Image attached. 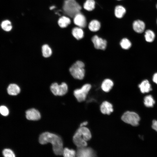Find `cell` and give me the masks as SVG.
Listing matches in <instances>:
<instances>
[{"mask_svg":"<svg viewBox=\"0 0 157 157\" xmlns=\"http://www.w3.org/2000/svg\"><path fill=\"white\" fill-rule=\"evenodd\" d=\"M144 37L146 41L151 42L154 40L155 34L154 32L152 30H147L145 32Z\"/></svg>","mask_w":157,"mask_h":157,"instance_id":"obj_22","label":"cell"},{"mask_svg":"<svg viewBox=\"0 0 157 157\" xmlns=\"http://www.w3.org/2000/svg\"><path fill=\"white\" fill-rule=\"evenodd\" d=\"M84 63L80 60H77L70 67L69 71L72 76L75 79L80 80L84 78L85 74Z\"/></svg>","mask_w":157,"mask_h":157,"instance_id":"obj_4","label":"cell"},{"mask_svg":"<svg viewBox=\"0 0 157 157\" xmlns=\"http://www.w3.org/2000/svg\"><path fill=\"white\" fill-rule=\"evenodd\" d=\"M7 91L8 93L11 95H16L20 92L19 87L15 84H11L8 86Z\"/></svg>","mask_w":157,"mask_h":157,"instance_id":"obj_16","label":"cell"},{"mask_svg":"<svg viewBox=\"0 0 157 157\" xmlns=\"http://www.w3.org/2000/svg\"><path fill=\"white\" fill-rule=\"evenodd\" d=\"M145 27L144 23L142 21L137 20L134 21L133 24V30L138 33H141L144 31Z\"/></svg>","mask_w":157,"mask_h":157,"instance_id":"obj_13","label":"cell"},{"mask_svg":"<svg viewBox=\"0 0 157 157\" xmlns=\"http://www.w3.org/2000/svg\"><path fill=\"white\" fill-rule=\"evenodd\" d=\"M3 155L6 157H14L15 154L13 151L10 149H6L3 151Z\"/></svg>","mask_w":157,"mask_h":157,"instance_id":"obj_28","label":"cell"},{"mask_svg":"<svg viewBox=\"0 0 157 157\" xmlns=\"http://www.w3.org/2000/svg\"><path fill=\"white\" fill-rule=\"evenodd\" d=\"M86 147L77 148L76 151V156L78 157L94 156L95 154L94 151L91 148Z\"/></svg>","mask_w":157,"mask_h":157,"instance_id":"obj_9","label":"cell"},{"mask_svg":"<svg viewBox=\"0 0 157 157\" xmlns=\"http://www.w3.org/2000/svg\"><path fill=\"white\" fill-rule=\"evenodd\" d=\"M71 23L70 19L68 17L63 16L59 18L58 23L59 26L61 28L67 27Z\"/></svg>","mask_w":157,"mask_h":157,"instance_id":"obj_20","label":"cell"},{"mask_svg":"<svg viewBox=\"0 0 157 157\" xmlns=\"http://www.w3.org/2000/svg\"><path fill=\"white\" fill-rule=\"evenodd\" d=\"M156 8H157V4H156Z\"/></svg>","mask_w":157,"mask_h":157,"instance_id":"obj_33","label":"cell"},{"mask_svg":"<svg viewBox=\"0 0 157 157\" xmlns=\"http://www.w3.org/2000/svg\"></svg>","mask_w":157,"mask_h":157,"instance_id":"obj_34","label":"cell"},{"mask_svg":"<svg viewBox=\"0 0 157 157\" xmlns=\"http://www.w3.org/2000/svg\"><path fill=\"white\" fill-rule=\"evenodd\" d=\"M141 92L142 93H148L152 90L151 85L149 81L144 80L138 85Z\"/></svg>","mask_w":157,"mask_h":157,"instance_id":"obj_15","label":"cell"},{"mask_svg":"<svg viewBox=\"0 0 157 157\" xmlns=\"http://www.w3.org/2000/svg\"><path fill=\"white\" fill-rule=\"evenodd\" d=\"M1 26L2 29L6 31H10L12 28L11 22L8 20L3 21L1 24Z\"/></svg>","mask_w":157,"mask_h":157,"instance_id":"obj_27","label":"cell"},{"mask_svg":"<svg viewBox=\"0 0 157 157\" xmlns=\"http://www.w3.org/2000/svg\"><path fill=\"white\" fill-rule=\"evenodd\" d=\"M152 128L157 132V121L154 120L152 121Z\"/></svg>","mask_w":157,"mask_h":157,"instance_id":"obj_30","label":"cell"},{"mask_svg":"<svg viewBox=\"0 0 157 157\" xmlns=\"http://www.w3.org/2000/svg\"><path fill=\"white\" fill-rule=\"evenodd\" d=\"M42 51L43 56L46 58L50 56L52 54V51L51 48L47 44L42 46Z\"/></svg>","mask_w":157,"mask_h":157,"instance_id":"obj_23","label":"cell"},{"mask_svg":"<svg viewBox=\"0 0 157 157\" xmlns=\"http://www.w3.org/2000/svg\"></svg>","mask_w":157,"mask_h":157,"instance_id":"obj_35","label":"cell"},{"mask_svg":"<svg viewBox=\"0 0 157 157\" xmlns=\"http://www.w3.org/2000/svg\"><path fill=\"white\" fill-rule=\"evenodd\" d=\"M73 36L77 40L82 39L84 36V33L82 28L76 27L74 28L72 31Z\"/></svg>","mask_w":157,"mask_h":157,"instance_id":"obj_17","label":"cell"},{"mask_svg":"<svg viewBox=\"0 0 157 157\" xmlns=\"http://www.w3.org/2000/svg\"><path fill=\"white\" fill-rule=\"evenodd\" d=\"M88 122H84L81 124L80 126H85L88 124Z\"/></svg>","mask_w":157,"mask_h":157,"instance_id":"obj_32","label":"cell"},{"mask_svg":"<svg viewBox=\"0 0 157 157\" xmlns=\"http://www.w3.org/2000/svg\"><path fill=\"white\" fill-rule=\"evenodd\" d=\"M153 81L154 83L157 84V72L155 73L153 75Z\"/></svg>","mask_w":157,"mask_h":157,"instance_id":"obj_31","label":"cell"},{"mask_svg":"<svg viewBox=\"0 0 157 157\" xmlns=\"http://www.w3.org/2000/svg\"><path fill=\"white\" fill-rule=\"evenodd\" d=\"M74 22L76 25L82 28L85 27L87 25L85 17L80 12L74 16Z\"/></svg>","mask_w":157,"mask_h":157,"instance_id":"obj_10","label":"cell"},{"mask_svg":"<svg viewBox=\"0 0 157 157\" xmlns=\"http://www.w3.org/2000/svg\"><path fill=\"white\" fill-rule=\"evenodd\" d=\"M126 13L125 8L122 6L118 5L115 9L114 14L115 17L118 18H122Z\"/></svg>","mask_w":157,"mask_h":157,"instance_id":"obj_19","label":"cell"},{"mask_svg":"<svg viewBox=\"0 0 157 157\" xmlns=\"http://www.w3.org/2000/svg\"><path fill=\"white\" fill-rule=\"evenodd\" d=\"M50 89L53 94L56 96H63L68 91L67 85L64 82L58 85L56 83H53L50 86Z\"/></svg>","mask_w":157,"mask_h":157,"instance_id":"obj_7","label":"cell"},{"mask_svg":"<svg viewBox=\"0 0 157 157\" xmlns=\"http://www.w3.org/2000/svg\"><path fill=\"white\" fill-rule=\"evenodd\" d=\"M121 119L124 122L133 126L139 125L140 118L139 115L133 112L127 111L122 115Z\"/></svg>","mask_w":157,"mask_h":157,"instance_id":"obj_5","label":"cell"},{"mask_svg":"<svg viewBox=\"0 0 157 157\" xmlns=\"http://www.w3.org/2000/svg\"><path fill=\"white\" fill-rule=\"evenodd\" d=\"M121 48L125 50L129 49L131 46V43L127 38H124L121 40L120 42Z\"/></svg>","mask_w":157,"mask_h":157,"instance_id":"obj_25","label":"cell"},{"mask_svg":"<svg viewBox=\"0 0 157 157\" xmlns=\"http://www.w3.org/2000/svg\"><path fill=\"white\" fill-rule=\"evenodd\" d=\"M92 41L94 48L97 49L104 50L107 45L106 40L95 35L93 36Z\"/></svg>","mask_w":157,"mask_h":157,"instance_id":"obj_8","label":"cell"},{"mask_svg":"<svg viewBox=\"0 0 157 157\" xmlns=\"http://www.w3.org/2000/svg\"><path fill=\"white\" fill-rule=\"evenodd\" d=\"M62 155L65 157H74L76 156V151L72 149L65 147L63 148Z\"/></svg>","mask_w":157,"mask_h":157,"instance_id":"obj_26","label":"cell"},{"mask_svg":"<svg viewBox=\"0 0 157 157\" xmlns=\"http://www.w3.org/2000/svg\"><path fill=\"white\" fill-rule=\"evenodd\" d=\"M114 85V83L111 79L106 78L102 81L101 88L103 91L108 92L112 89Z\"/></svg>","mask_w":157,"mask_h":157,"instance_id":"obj_14","label":"cell"},{"mask_svg":"<svg viewBox=\"0 0 157 157\" xmlns=\"http://www.w3.org/2000/svg\"><path fill=\"white\" fill-rule=\"evenodd\" d=\"M88 27L89 29L92 32H96L99 30L101 27V24L97 20L94 19L89 23Z\"/></svg>","mask_w":157,"mask_h":157,"instance_id":"obj_18","label":"cell"},{"mask_svg":"<svg viewBox=\"0 0 157 157\" xmlns=\"http://www.w3.org/2000/svg\"><path fill=\"white\" fill-rule=\"evenodd\" d=\"M101 112L104 114L109 115L113 111L112 105L107 101H104L101 104L100 107Z\"/></svg>","mask_w":157,"mask_h":157,"instance_id":"obj_12","label":"cell"},{"mask_svg":"<svg viewBox=\"0 0 157 157\" xmlns=\"http://www.w3.org/2000/svg\"><path fill=\"white\" fill-rule=\"evenodd\" d=\"M91 88L89 83L83 85L80 88L76 89L74 91V94L77 100L80 102L84 101Z\"/></svg>","mask_w":157,"mask_h":157,"instance_id":"obj_6","label":"cell"},{"mask_svg":"<svg viewBox=\"0 0 157 157\" xmlns=\"http://www.w3.org/2000/svg\"><path fill=\"white\" fill-rule=\"evenodd\" d=\"M39 142L42 144L51 143L54 153L57 155H62L63 149V141L58 135L49 132L42 133L39 137Z\"/></svg>","mask_w":157,"mask_h":157,"instance_id":"obj_1","label":"cell"},{"mask_svg":"<svg viewBox=\"0 0 157 157\" xmlns=\"http://www.w3.org/2000/svg\"><path fill=\"white\" fill-rule=\"evenodd\" d=\"M95 3L94 0H86L83 5L84 8L88 11H91L95 8Z\"/></svg>","mask_w":157,"mask_h":157,"instance_id":"obj_21","label":"cell"},{"mask_svg":"<svg viewBox=\"0 0 157 157\" xmlns=\"http://www.w3.org/2000/svg\"><path fill=\"white\" fill-rule=\"evenodd\" d=\"M26 117L28 120L36 121L39 120L40 118L41 115L38 110L32 108L26 111Z\"/></svg>","mask_w":157,"mask_h":157,"instance_id":"obj_11","label":"cell"},{"mask_svg":"<svg viewBox=\"0 0 157 157\" xmlns=\"http://www.w3.org/2000/svg\"><path fill=\"white\" fill-rule=\"evenodd\" d=\"M92 135L89 129L85 126H80L73 136V140L77 148L86 147L87 141L90 139Z\"/></svg>","mask_w":157,"mask_h":157,"instance_id":"obj_2","label":"cell"},{"mask_svg":"<svg viewBox=\"0 0 157 157\" xmlns=\"http://www.w3.org/2000/svg\"><path fill=\"white\" fill-rule=\"evenodd\" d=\"M155 103V101L152 96L149 95H147L144 98V104L147 107H152Z\"/></svg>","mask_w":157,"mask_h":157,"instance_id":"obj_24","label":"cell"},{"mask_svg":"<svg viewBox=\"0 0 157 157\" xmlns=\"http://www.w3.org/2000/svg\"><path fill=\"white\" fill-rule=\"evenodd\" d=\"M9 110L5 106H2L0 107V113L4 116H6L9 114Z\"/></svg>","mask_w":157,"mask_h":157,"instance_id":"obj_29","label":"cell"},{"mask_svg":"<svg viewBox=\"0 0 157 157\" xmlns=\"http://www.w3.org/2000/svg\"><path fill=\"white\" fill-rule=\"evenodd\" d=\"M64 13L71 17H74L77 14L80 12L81 6L75 0H65L63 6Z\"/></svg>","mask_w":157,"mask_h":157,"instance_id":"obj_3","label":"cell"}]
</instances>
